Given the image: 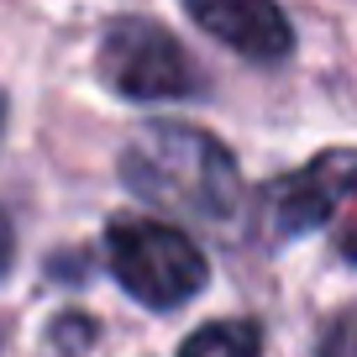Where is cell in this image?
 <instances>
[{
  "mask_svg": "<svg viewBox=\"0 0 357 357\" xmlns=\"http://www.w3.org/2000/svg\"><path fill=\"white\" fill-rule=\"evenodd\" d=\"M184 11L215 43H226L231 53L252 58V63H279L294 47L289 16L279 11V0H184Z\"/></svg>",
  "mask_w": 357,
  "mask_h": 357,
  "instance_id": "cell-5",
  "label": "cell"
},
{
  "mask_svg": "<svg viewBox=\"0 0 357 357\" xmlns=\"http://www.w3.org/2000/svg\"><path fill=\"white\" fill-rule=\"evenodd\" d=\"M100 74L126 100H184L200 89V74H195L190 53L178 47V37L142 16H126L105 32Z\"/></svg>",
  "mask_w": 357,
  "mask_h": 357,
  "instance_id": "cell-3",
  "label": "cell"
},
{
  "mask_svg": "<svg viewBox=\"0 0 357 357\" xmlns=\"http://www.w3.org/2000/svg\"><path fill=\"white\" fill-rule=\"evenodd\" d=\"M352 190H357V147H326L300 174L279 178L268 190V231L273 236L315 231L352 200Z\"/></svg>",
  "mask_w": 357,
  "mask_h": 357,
  "instance_id": "cell-4",
  "label": "cell"
},
{
  "mask_svg": "<svg viewBox=\"0 0 357 357\" xmlns=\"http://www.w3.org/2000/svg\"><path fill=\"white\" fill-rule=\"evenodd\" d=\"M257 352H263V331L252 321H211L178 347V357H257Z\"/></svg>",
  "mask_w": 357,
  "mask_h": 357,
  "instance_id": "cell-6",
  "label": "cell"
},
{
  "mask_svg": "<svg viewBox=\"0 0 357 357\" xmlns=\"http://www.w3.org/2000/svg\"><path fill=\"white\" fill-rule=\"evenodd\" d=\"M321 357H357V310H347V315L331 321V331H326V342H321Z\"/></svg>",
  "mask_w": 357,
  "mask_h": 357,
  "instance_id": "cell-7",
  "label": "cell"
},
{
  "mask_svg": "<svg viewBox=\"0 0 357 357\" xmlns=\"http://www.w3.org/2000/svg\"><path fill=\"white\" fill-rule=\"evenodd\" d=\"M105 252L121 289L147 310H178L211 279V263L195 247V236L153 215H116L105 226Z\"/></svg>",
  "mask_w": 357,
  "mask_h": 357,
  "instance_id": "cell-2",
  "label": "cell"
},
{
  "mask_svg": "<svg viewBox=\"0 0 357 357\" xmlns=\"http://www.w3.org/2000/svg\"><path fill=\"white\" fill-rule=\"evenodd\" d=\"M11 252H16V242H11V221L0 215V273L11 268Z\"/></svg>",
  "mask_w": 357,
  "mask_h": 357,
  "instance_id": "cell-8",
  "label": "cell"
},
{
  "mask_svg": "<svg viewBox=\"0 0 357 357\" xmlns=\"http://www.w3.org/2000/svg\"><path fill=\"white\" fill-rule=\"evenodd\" d=\"M126 190L153 200L158 211H178L195 221H226L236 211V163L211 132L178 121H153L121 153Z\"/></svg>",
  "mask_w": 357,
  "mask_h": 357,
  "instance_id": "cell-1",
  "label": "cell"
},
{
  "mask_svg": "<svg viewBox=\"0 0 357 357\" xmlns=\"http://www.w3.org/2000/svg\"><path fill=\"white\" fill-rule=\"evenodd\" d=\"M342 252H347V263H357V231H352V236L342 242Z\"/></svg>",
  "mask_w": 357,
  "mask_h": 357,
  "instance_id": "cell-9",
  "label": "cell"
}]
</instances>
